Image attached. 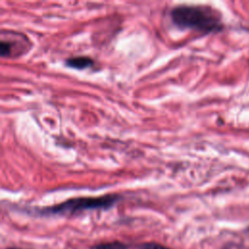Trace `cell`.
I'll list each match as a JSON object with an SVG mask.
<instances>
[{
    "instance_id": "obj_1",
    "label": "cell",
    "mask_w": 249,
    "mask_h": 249,
    "mask_svg": "<svg viewBox=\"0 0 249 249\" xmlns=\"http://www.w3.org/2000/svg\"><path fill=\"white\" fill-rule=\"evenodd\" d=\"M172 23L180 29H193L204 34L223 29L221 15L210 6L177 5L169 13Z\"/></svg>"
},
{
    "instance_id": "obj_2",
    "label": "cell",
    "mask_w": 249,
    "mask_h": 249,
    "mask_svg": "<svg viewBox=\"0 0 249 249\" xmlns=\"http://www.w3.org/2000/svg\"><path fill=\"white\" fill-rule=\"evenodd\" d=\"M121 199L117 194H107L98 196H78L68 198L51 206L36 207L32 212L39 216L74 215L88 210H107Z\"/></svg>"
},
{
    "instance_id": "obj_3",
    "label": "cell",
    "mask_w": 249,
    "mask_h": 249,
    "mask_svg": "<svg viewBox=\"0 0 249 249\" xmlns=\"http://www.w3.org/2000/svg\"><path fill=\"white\" fill-rule=\"evenodd\" d=\"M29 38L18 31L3 30L0 37V54L2 57H18L31 49Z\"/></svg>"
},
{
    "instance_id": "obj_4",
    "label": "cell",
    "mask_w": 249,
    "mask_h": 249,
    "mask_svg": "<svg viewBox=\"0 0 249 249\" xmlns=\"http://www.w3.org/2000/svg\"><path fill=\"white\" fill-rule=\"evenodd\" d=\"M94 60L86 55H78V56H71L65 59V65L78 70L92 68L94 66Z\"/></svg>"
},
{
    "instance_id": "obj_5",
    "label": "cell",
    "mask_w": 249,
    "mask_h": 249,
    "mask_svg": "<svg viewBox=\"0 0 249 249\" xmlns=\"http://www.w3.org/2000/svg\"><path fill=\"white\" fill-rule=\"evenodd\" d=\"M129 245L122 241H107L92 245L89 249H128Z\"/></svg>"
},
{
    "instance_id": "obj_6",
    "label": "cell",
    "mask_w": 249,
    "mask_h": 249,
    "mask_svg": "<svg viewBox=\"0 0 249 249\" xmlns=\"http://www.w3.org/2000/svg\"><path fill=\"white\" fill-rule=\"evenodd\" d=\"M138 249H172L157 242H145L139 245Z\"/></svg>"
},
{
    "instance_id": "obj_7",
    "label": "cell",
    "mask_w": 249,
    "mask_h": 249,
    "mask_svg": "<svg viewBox=\"0 0 249 249\" xmlns=\"http://www.w3.org/2000/svg\"><path fill=\"white\" fill-rule=\"evenodd\" d=\"M6 249H23V248H19V247H7Z\"/></svg>"
}]
</instances>
